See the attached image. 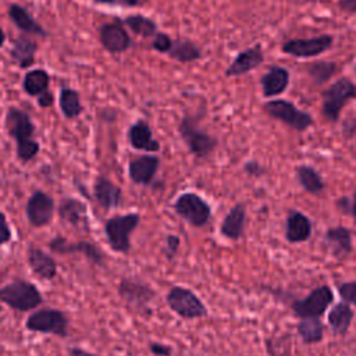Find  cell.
Listing matches in <instances>:
<instances>
[{"label":"cell","instance_id":"6da1fadb","mask_svg":"<svg viewBox=\"0 0 356 356\" xmlns=\"http://www.w3.org/2000/svg\"><path fill=\"white\" fill-rule=\"evenodd\" d=\"M6 128L8 135L15 140L17 157L19 161L28 163L38 156L40 145L32 138L35 125L26 111L18 107H10L6 114Z\"/></svg>","mask_w":356,"mask_h":356},{"label":"cell","instance_id":"7a4b0ae2","mask_svg":"<svg viewBox=\"0 0 356 356\" xmlns=\"http://www.w3.org/2000/svg\"><path fill=\"white\" fill-rule=\"evenodd\" d=\"M321 113L328 122H337L342 108L356 99V85L348 78H339L321 93Z\"/></svg>","mask_w":356,"mask_h":356},{"label":"cell","instance_id":"3957f363","mask_svg":"<svg viewBox=\"0 0 356 356\" xmlns=\"http://www.w3.org/2000/svg\"><path fill=\"white\" fill-rule=\"evenodd\" d=\"M0 302L17 312H29L42 305L43 298L32 282L18 280L0 288Z\"/></svg>","mask_w":356,"mask_h":356},{"label":"cell","instance_id":"277c9868","mask_svg":"<svg viewBox=\"0 0 356 356\" xmlns=\"http://www.w3.org/2000/svg\"><path fill=\"white\" fill-rule=\"evenodd\" d=\"M178 132L184 143L188 146L189 152L197 159L209 157L218 145V140L209 132L202 129L197 125L196 118L192 115L182 117L178 125Z\"/></svg>","mask_w":356,"mask_h":356},{"label":"cell","instance_id":"5b68a950","mask_svg":"<svg viewBox=\"0 0 356 356\" xmlns=\"http://www.w3.org/2000/svg\"><path fill=\"white\" fill-rule=\"evenodd\" d=\"M140 222L138 213L118 214L108 218L104 224V232L110 248L118 253H128L131 249V234Z\"/></svg>","mask_w":356,"mask_h":356},{"label":"cell","instance_id":"8992f818","mask_svg":"<svg viewBox=\"0 0 356 356\" xmlns=\"http://www.w3.org/2000/svg\"><path fill=\"white\" fill-rule=\"evenodd\" d=\"M117 291L129 309L142 316H152L150 303L154 299L156 292L149 284L138 278L125 277L120 281Z\"/></svg>","mask_w":356,"mask_h":356},{"label":"cell","instance_id":"52a82bcc","mask_svg":"<svg viewBox=\"0 0 356 356\" xmlns=\"http://www.w3.org/2000/svg\"><path fill=\"white\" fill-rule=\"evenodd\" d=\"M168 307L181 318L185 320H193V318H200L206 317L209 314L207 307L204 303L200 300V298L191 291L189 288L175 285L172 286L167 296H165Z\"/></svg>","mask_w":356,"mask_h":356},{"label":"cell","instance_id":"ba28073f","mask_svg":"<svg viewBox=\"0 0 356 356\" xmlns=\"http://www.w3.org/2000/svg\"><path fill=\"white\" fill-rule=\"evenodd\" d=\"M263 110L271 118L281 121L298 132H303L313 125V117L309 113L300 110L292 102L285 99L268 100L263 104Z\"/></svg>","mask_w":356,"mask_h":356},{"label":"cell","instance_id":"9c48e42d","mask_svg":"<svg viewBox=\"0 0 356 356\" xmlns=\"http://www.w3.org/2000/svg\"><path fill=\"white\" fill-rule=\"evenodd\" d=\"M174 211L191 225L200 228L210 221L211 207L196 192H184L172 203Z\"/></svg>","mask_w":356,"mask_h":356},{"label":"cell","instance_id":"30bf717a","mask_svg":"<svg viewBox=\"0 0 356 356\" xmlns=\"http://www.w3.org/2000/svg\"><path fill=\"white\" fill-rule=\"evenodd\" d=\"M68 324L70 321L67 314L57 309H40L33 312L25 321V327L29 331L57 337L68 335Z\"/></svg>","mask_w":356,"mask_h":356},{"label":"cell","instance_id":"8fae6325","mask_svg":"<svg viewBox=\"0 0 356 356\" xmlns=\"http://www.w3.org/2000/svg\"><path fill=\"white\" fill-rule=\"evenodd\" d=\"M334 302V292L328 285H320L309 292L303 299L292 302L291 309L296 317H321Z\"/></svg>","mask_w":356,"mask_h":356},{"label":"cell","instance_id":"7c38bea8","mask_svg":"<svg viewBox=\"0 0 356 356\" xmlns=\"http://www.w3.org/2000/svg\"><path fill=\"white\" fill-rule=\"evenodd\" d=\"M334 38L331 35H320L314 38H302V39H289L282 43L281 50L285 54H289L296 58H309L316 57L331 49Z\"/></svg>","mask_w":356,"mask_h":356},{"label":"cell","instance_id":"4fadbf2b","mask_svg":"<svg viewBox=\"0 0 356 356\" xmlns=\"http://www.w3.org/2000/svg\"><path fill=\"white\" fill-rule=\"evenodd\" d=\"M25 213L31 225L36 228L44 227L53 220L54 200L46 192L35 191L26 202Z\"/></svg>","mask_w":356,"mask_h":356},{"label":"cell","instance_id":"5bb4252c","mask_svg":"<svg viewBox=\"0 0 356 356\" xmlns=\"http://www.w3.org/2000/svg\"><path fill=\"white\" fill-rule=\"evenodd\" d=\"M323 246L337 260H343L353 250L352 232L343 225L330 227L323 236Z\"/></svg>","mask_w":356,"mask_h":356},{"label":"cell","instance_id":"9a60e30c","mask_svg":"<svg viewBox=\"0 0 356 356\" xmlns=\"http://www.w3.org/2000/svg\"><path fill=\"white\" fill-rule=\"evenodd\" d=\"M99 39L102 46L111 54L127 51L131 44V36L120 22H106L99 29Z\"/></svg>","mask_w":356,"mask_h":356},{"label":"cell","instance_id":"2e32d148","mask_svg":"<svg viewBox=\"0 0 356 356\" xmlns=\"http://www.w3.org/2000/svg\"><path fill=\"white\" fill-rule=\"evenodd\" d=\"M160 167V157L154 154H142L128 164V175L134 184L147 186L153 182Z\"/></svg>","mask_w":356,"mask_h":356},{"label":"cell","instance_id":"e0dca14e","mask_svg":"<svg viewBox=\"0 0 356 356\" xmlns=\"http://www.w3.org/2000/svg\"><path fill=\"white\" fill-rule=\"evenodd\" d=\"M49 248L56 253H79L83 254L86 259L93 261L95 264H103L104 263V254L103 252L93 243L86 241L79 242H68L63 236H56L49 242Z\"/></svg>","mask_w":356,"mask_h":356},{"label":"cell","instance_id":"ac0fdd59","mask_svg":"<svg viewBox=\"0 0 356 356\" xmlns=\"http://www.w3.org/2000/svg\"><path fill=\"white\" fill-rule=\"evenodd\" d=\"M58 217L63 222L75 229L89 231L88 207L83 202L74 197H64L58 203Z\"/></svg>","mask_w":356,"mask_h":356},{"label":"cell","instance_id":"d6986e66","mask_svg":"<svg viewBox=\"0 0 356 356\" xmlns=\"http://www.w3.org/2000/svg\"><path fill=\"white\" fill-rule=\"evenodd\" d=\"M264 61V53L261 46L257 43L248 47L236 54L232 63L225 70V76H241L252 70H256Z\"/></svg>","mask_w":356,"mask_h":356},{"label":"cell","instance_id":"ffe728a7","mask_svg":"<svg viewBox=\"0 0 356 356\" xmlns=\"http://www.w3.org/2000/svg\"><path fill=\"white\" fill-rule=\"evenodd\" d=\"M313 232V224L310 218L299 211L291 210L285 220V229L284 235L289 243H302L306 242Z\"/></svg>","mask_w":356,"mask_h":356},{"label":"cell","instance_id":"44dd1931","mask_svg":"<svg viewBox=\"0 0 356 356\" xmlns=\"http://www.w3.org/2000/svg\"><path fill=\"white\" fill-rule=\"evenodd\" d=\"M93 196L104 210L120 207L122 202V191L113 181L104 177H97L93 182Z\"/></svg>","mask_w":356,"mask_h":356},{"label":"cell","instance_id":"7402d4cb","mask_svg":"<svg viewBox=\"0 0 356 356\" xmlns=\"http://www.w3.org/2000/svg\"><path fill=\"white\" fill-rule=\"evenodd\" d=\"M289 71L281 65H271L261 76L260 85L264 97H274L284 93L289 85Z\"/></svg>","mask_w":356,"mask_h":356},{"label":"cell","instance_id":"603a6c76","mask_svg":"<svg viewBox=\"0 0 356 356\" xmlns=\"http://www.w3.org/2000/svg\"><path fill=\"white\" fill-rule=\"evenodd\" d=\"M128 140L129 145L136 150H145L150 153L160 150V143L153 138V132L145 120H138L129 127Z\"/></svg>","mask_w":356,"mask_h":356},{"label":"cell","instance_id":"cb8c5ba5","mask_svg":"<svg viewBox=\"0 0 356 356\" xmlns=\"http://www.w3.org/2000/svg\"><path fill=\"white\" fill-rule=\"evenodd\" d=\"M28 264L31 270L42 280L50 281L57 275V263L56 260L42 250L40 248L31 246L28 249Z\"/></svg>","mask_w":356,"mask_h":356},{"label":"cell","instance_id":"d4e9b609","mask_svg":"<svg viewBox=\"0 0 356 356\" xmlns=\"http://www.w3.org/2000/svg\"><path fill=\"white\" fill-rule=\"evenodd\" d=\"M246 222V209L243 203H236L222 218L220 225V232L222 236L231 241H238L245 231Z\"/></svg>","mask_w":356,"mask_h":356},{"label":"cell","instance_id":"484cf974","mask_svg":"<svg viewBox=\"0 0 356 356\" xmlns=\"http://www.w3.org/2000/svg\"><path fill=\"white\" fill-rule=\"evenodd\" d=\"M38 51V43L26 35H19L14 39L10 50L11 60L19 68H28L35 63V54Z\"/></svg>","mask_w":356,"mask_h":356},{"label":"cell","instance_id":"4316f807","mask_svg":"<svg viewBox=\"0 0 356 356\" xmlns=\"http://www.w3.org/2000/svg\"><path fill=\"white\" fill-rule=\"evenodd\" d=\"M353 316H355V313H353V309L349 306V303L339 302V303H335L331 307V310L328 312L327 321H328L331 331L335 335L343 337L349 331Z\"/></svg>","mask_w":356,"mask_h":356},{"label":"cell","instance_id":"83f0119b","mask_svg":"<svg viewBox=\"0 0 356 356\" xmlns=\"http://www.w3.org/2000/svg\"><path fill=\"white\" fill-rule=\"evenodd\" d=\"M8 17L21 32H25L28 35H38V36L47 35L44 28L40 26L39 22L31 15V13L19 4H11L8 7Z\"/></svg>","mask_w":356,"mask_h":356},{"label":"cell","instance_id":"f1b7e54d","mask_svg":"<svg viewBox=\"0 0 356 356\" xmlns=\"http://www.w3.org/2000/svg\"><path fill=\"white\" fill-rule=\"evenodd\" d=\"M295 175H296V179H298L299 185L307 193L318 195L325 189V182H324L323 177L312 165H307V164L298 165L296 170H295Z\"/></svg>","mask_w":356,"mask_h":356},{"label":"cell","instance_id":"f546056e","mask_svg":"<svg viewBox=\"0 0 356 356\" xmlns=\"http://www.w3.org/2000/svg\"><path fill=\"white\" fill-rule=\"evenodd\" d=\"M296 331L302 338L303 343L313 345L321 342L324 338V325L320 317H303L299 318Z\"/></svg>","mask_w":356,"mask_h":356},{"label":"cell","instance_id":"4dcf8cb0","mask_svg":"<svg viewBox=\"0 0 356 356\" xmlns=\"http://www.w3.org/2000/svg\"><path fill=\"white\" fill-rule=\"evenodd\" d=\"M167 54L171 58L186 64L199 60L202 57V50L195 42L189 39H177L172 40V46Z\"/></svg>","mask_w":356,"mask_h":356},{"label":"cell","instance_id":"1f68e13d","mask_svg":"<svg viewBox=\"0 0 356 356\" xmlns=\"http://www.w3.org/2000/svg\"><path fill=\"white\" fill-rule=\"evenodd\" d=\"M49 83H50L49 72L42 68H35L25 74L22 81V89L25 90L26 95L38 97L40 93L49 89Z\"/></svg>","mask_w":356,"mask_h":356},{"label":"cell","instance_id":"d6a6232c","mask_svg":"<svg viewBox=\"0 0 356 356\" xmlns=\"http://www.w3.org/2000/svg\"><path fill=\"white\" fill-rule=\"evenodd\" d=\"M58 106L64 117L68 120L76 118L83 110L81 103V96L72 88H61L58 95Z\"/></svg>","mask_w":356,"mask_h":356},{"label":"cell","instance_id":"836d02e7","mask_svg":"<svg viewBox=\"0 0 356 356\" xmlns=\"http://www.w3.org/2000/svg\"><path fill=\"white\" fill-rule=\"evenodd\" d=\"M124 25H127L138 36L153 38L157 33V24L153 19L139 14L128 15L124 19Z\"/></svg>","mask_w":356,"mask_h":356},{"label":"cell","instance_id":"e575fe53","mask_svg":"<svg viewBox=\"0 0 356 356\" xmlns=\"http://www.w3.org/2000/svg\"><path fill=\"white\" fill-rule=\"evenodd\" d=\"M306 70L317 85H323L337 74L338 65L332 61H316L309 64Z\"/></svg>","mask_w":356,"mask_h":356},{"label":"cell","instance_id":"d590c367","mask_svg":"<svg viewBox=\"0 0 356 356\" xmlns=\"http://www.w3.org/2000/svg\"><path fill=\"white\" fill-rule=\"evenodd\" d=\"M338 292L343 302L356 307V280L338 284Z\"/></svg>","mask_w":356,"mask_h":356},{"label":"cell","instance_id":"8d00e7d4","mask_svg":"<svg viewBox=\"0 0 356 356\" xmlns=\"http://www.w3.org/2000/svg\"><path fill=\"white\" fill-rule=\"evenodd\" d=\"M172 46V39L165 32H159L153 36L152 49L159 53H168Z\"/></svg>","mask_w":356,"mask_h":356},{"label":"cell","instance_id":"74e56055","mask_svg":"<svg viewBox=\"0 0 356 356\" xmlns=\"http://www.w3.org/2000/svg\"><path fill=\"white\" fill-rule=\"evenodd\" d=\"M337 207L339 210H342L343 213L349 214L353 217V220L356 221V188L350 196H342L337 200Z\"/></svg>","mask_w":356,"mask_h":356},{"label":"cell","instance_id":"f35d334b","mask_svg":"<svg viewBox=\"0 0 356 356\" xmlns=\"http://www.w3.org/2000/svg\"><path fill=\"white\" fill-rule=\"evenodd\" d=\"M181 239L178 235H167L164 239V246H163V253L168 260L175 259L178 250H179Z\"/></svg>","mask_w":356,"mask_h":356},{"label":"cell","instance_id":"ab89813d","mask_svg":"<svg viewBox=\"0 0 356 356\" xmlns=\"http://www.w3.org/2000/svg\"><path fill=\"white\" fill-rule=\"evenodd\" d=\"M243 171L248 174V175H250V177H261V175H264V172H266V168L259 163V161H256V160H249V161H246L245 163V165H243Z\"/></svg>","mask_w":356,"mask_h":356},{"label":"cell","instance_id":"60d3db41","mask_svg":"<svg viewBox=\"0 0 356 356\" xmlns=\"http://www.w3.org/2000/svg\"><path fill=\"white\" fill-rule=\"evenodd\" d=\"M149 350L154 356H171L172 355V348L171 346H168L165 343H161V342H156V341L149 343Z\"/></svg>","mask_w":356,"mask_h":356},{"label":"cell","instance_id":"b9f144b4","mask_svg":"<svg viewBox=\"0 0 356 356\" xmlns=\"http://www.w3.org/2000/svg\"><path fill=\"white\" fill-rule=\"evenodd\" d=\"M10 239H11V229L8 227L6 214L0 211V245L10 242Z\"/></svg>","mask_w":356,"mask_h":356},{"label":"cell","instance_id":"7bdbcfd3","mask_svg":"<svg viewBox=\"0 0 356 356\" xmlns=\"http://www.w3.org/2000/svg\"><path fill=\"white\" fill-rule=\"evenodd\" d=\"M97 4H108V6H124V7H136L143 4L146 0H93Z\"/></svg>","mask_w":356,"mask_h":356},{"label":"cell","instance_id":"ee69618b","mask_svg":"<svg viewBox=\"0 0 356 356\" xmlns=\"http://www.w3.org/2000/svg\"><path fill=\"white\" fill-rule=\"evenodd\" d=\"M53 103H54V96H53V93H51L49 89L38 96V104H39L40 107H43V108L51 107Z\"/></svg>","mask_w":356,"mask_h":356},{"label":"cell","instance_id":"f6af8a7d","mask_svg":"<svg viewBox=\"0 0 356 356\" xmlns=\"http://www.w3.org/2000/svg\"><path fill=\"white\" fill-rule=\"evenodd\" d=\"M339 10L348 14H356V0H339L338 1Z\"/></svg>","mask_w":356,"mask_h":356},{"label":"cell","instance_id":"bcb514c9","mask_svg":"<svg viewBox=\"0 0 356 356\" xmlns=\"http://www.w3.org/2000/svg\"><path fill=\"white\" fill-rule=\"evenodd\" d=\"M68 356H99V355L88 352L82 348H70L68 349Z\"/></svg>","mask_w":356,"mask_h":356},{"label":"cell","instance_id":"7dc6e473","mask_svg":"<svg viewBox=\"0 0 356 356\" xmlns=\"http://www.w3.org/2000/svg\"><path fill=\"white\" fill-rule=\"evenodd\" d=\"M4 42H6V33H4V31L0 28V47L4 44Z\"/></svg>","mask_w":356,"mask_h":356},{"label":"cell","instance_id":"c3c4849f","mask_svg":"<svg viewBox=\"0 0 356 356\" xmlns=\"http://www.w3.org/2000/svg\"><path fill=\"white\" fill-rule=\"evenodd\" d=\"M355 72H356V67H355Z\"/></svg>","mask_w":356,"mask_h":356}]
</instances>
